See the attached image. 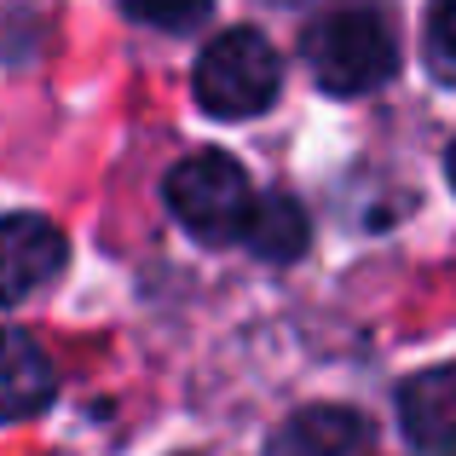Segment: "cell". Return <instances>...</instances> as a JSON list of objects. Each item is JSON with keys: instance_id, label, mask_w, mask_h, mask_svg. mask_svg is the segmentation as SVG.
<instances>
[{"instance_id": "7a4b0ae2", "label": "cell", "mask_w": 456, "mask_h": 456, "mask_svg": "<svg viewBox=\"0 0 456 456\" xmlns=\"http://www.w3.org/2000/svg\"><path fill=\"white\" fill-rule=\"evenodd\" d=\"M306 69L330 99H364V93L387 87L393 69H399L393 23L370 6L330 12V18L306 35Z\"/></svg>"}, {"instance_id": "ba28073f", "label": "cell", "mask_w": 456, "mask_h": 456, "mask_svg": "<svg viewBox=\"0 0 456 456\" xmlns=\"http://www.w3.org/2000/svg\"><path fill=\"white\" fill-rule=\"evenodd\" d=\"M306 208L295 197H283V191H272V197H255V208H248V225H243V243L255 248L260 260H272V266H289V260L306 255Z\"/></svg>"}, {"instance_id": "6da1fadb", "label": "cell", "mask_w": 456, "mask_h": 456, "mask_svg": "<svg viewBox=\"0 0 456 456\" xmlns=\"http://www.w3.org/2000/svg\"><path fill=\"white\" fill-rule=\"evenodd\" d=\"M191 93L208 116L220 122H248V116H266L283 93V58L278 46L260 29L237 23V29L214 35L197 58V76H191Z\"/></svg>"}, {"instance_id": "5b68a950", "label": "cell", "mask_w": 456, "mask_h": 456, "mask_svg": "<svg viewBox=\"0 0 456 456\" xmlns=\"http://www.w3.org/2000/svg\"><path fill=\"white\" fill-rule=\"evenodd\" d=\"M399 434L411 451H456V364H428L399 381Z\"/></svg>"}, {"instance_id": "3957f363", "label": "cell", "mask_w": 456, "mask_h": 456, "mask_svg": "<svg viewBox=\"0 0 456 456\" xmlns=\"http://www.w3.org/2000/svg\"><path fill=\"white\" fill-rule=\"evenodd\" d=\"M162 197H167V214L197 243H237L248 225V208H255L243 162L225 151H191L185 162H174Z\"/></svg>"}, {"instance_id": "8992f818", "label": "cell", "mask_w": 456, "mask_h": 456, "mask_svg": "<svg viewBox=\"0 0 456 456\" xmlns=\"http://www.w3.org/2000/svg\"><path fill=\"white\" fill-rule=\"evenodd\" d=\"M58 376L53 358L41 353V341L12 323H0V422H29L53 404Z\"/></svg>"}, {"instance_id": "8fae6325", "label": "cell", "mask_w": 456, "mask_h": 456, "mask_svg": "<svg viewBox=\"0 0 456 456\" xmlns=\"http://www.w3.org/2000/svg\"><path fill=\"white\" fill-rule=\"evenodd\" d=\"M445 179H451V191H456V139H451V151H445Z\"/></svg>"}, {"instance_id": "30bf717a", "label": "cell", "mask_w": 456, "mask_h": 456, "mask_svg": "<svg viewBox=\"0 0 456 456\" xmlns=\"http://www.w3.org/2000/svg\"><path fill=\"white\" fill-rule=\"evenodd\" d=\"M214 0H122V12L134 23H151V29H197L208 18Z\"/></svg>"}, {"instance_id": "52a82bcc", "label": "cell", "mask_w": 456, "mask_h": 456, "mask_svg": "<svg viewBox=\"0 0 456 456\" xmlns=\"http://www.w3.org/2000/svg\"><path fill=\"white\" fill-rule=\"evenodd\" d=\"M364 445V416L346 404H301L266 439V456H353Z\"/></svg>"}, {"instance_id": "9c48e42d", "label": "cell", "mask_w": 456, "mask_h": 456, "mask_svg": "<svg viewBox=\"0 0 456 456\" xmlns=\"http://www.w3.org/2000/svg\"><path fill=\"white\" fill-rule=\"evenodd\" d=\"M422 64L439 87H456V0H434L422 18Z\"/></svg>"}, {"instance_id": "277c9868", "label": "cell", "mask_w": 456, "mask_h": 456, "mask_svg": "<svg viewBox=\"0 0 456 456\" xmlns=\"http://www.w3.org/2000/svg\"><path fill=\"white\" fill-rule=\"evenodd\" d=\"M64 255H69V243L53 220L6 214L0 220V306H18L35 289H46L58 278V266H64Z\"/></svg>"}]
</instances>
